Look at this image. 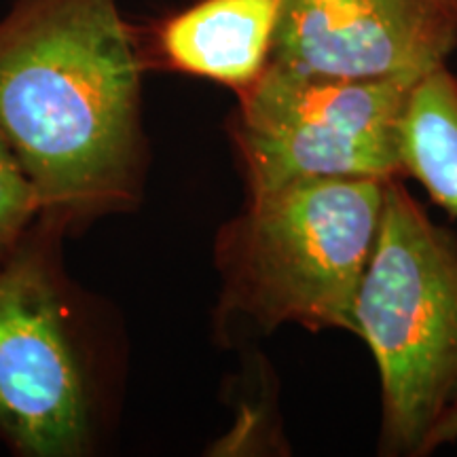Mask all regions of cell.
I'll list each match as a JSON object with an SVG mask.
<instances>
[{"label":"cell","mask_w":457,"mask_h":457,"mask_svg":"<svg viewBox=\"0 0 457 457\" xmlns=\"http://www.w3.org/2000/svg\"><path fill=\"white\" fill-rule=\"evenodd\" d=\"M142 55L117 0H15L0 20V136L41 216L128 210L145 179Z\"/></svg>","instance_id":"1"},{"label":"cell","mask_w":457,"mask_h":457,"mask_svg":"<svg viewBox=\"0 0 457 457\" xmlns=\"http://www.w3.org/2000/svg\"><path fill=\"white\" fill-rule=\"evenodd\" d=\"M353 335L381 381L379 453L426 457L457 441V239L387 180L379 237L353 303Z\"/></svg>","instance_id":"2"},{"label":"cell","mask_w":457,"mask_h":457,"mask_svg":"<svg viewBox=\"0 0 457 457\" xmlns=\"http://www.w3.org/2000/svg\"><path fill=\"white\" fill-rule=\"evenodd\" d=\"M386 188L377 179L305 180L248 195L216 236V318L262 333L296 324L353 335V303L379 237Z\"/></svg>","instance_id":"3"},{"label":"cell","mask_w":457,"mask_h":457,"mask_svg":"<svg viewBox=\"0 0 457 457\" xmlns=\"http://www.w3.org/2000/svg\"><path fill=\"white\" fill-rule=\"evenodd\" d=\"M417 83V81H415ZM411 81H345L271 64L228 125L248 195L305 180L404 179Z\"/></svg>","instance_id":"4"},{"label":"cell","mask_w":457,"mask_h":457,"mask_svg":"<svg viewBox=\"0 0 457 457\" xmlns=\"http://www.w3.org/2000/svg\"><path fill=\"white\" fill-rule=\"evenodd\" d=\"M66 227L38 216L0 262V436L32 457L89 449V364L62 295L55 245Z\"/></svg>","instance_id":"5"},{"label":"cell","mask_w":457,"mask_h":457,"mask_svg":"<svg viewBox=\"0 0 457 457\" xmlns=\"http://www.w3.org/2000/svg\"><path fill=\"white\" fill-rule=\"evenodd\" d=\"M455 49V0H278L270 62L312 77L415 83Z\"/></svg>","instance_id":"6"},{"label":"cell","mask_w":457,"mask_h":457,"mask_svg":"<svg viewBox=\"0 0 457 457\" xmlns=\"http://www.w3.org/2000/svg\"><path fill=\"white\" fill-rule=\"evenodd\" d=\"M278 0H199L165 20L157 47L171 71L250 89L270 66Z\"/></svg>","instance_id":"7"},{"label":"cell","mask_w":457,"mask_h":457,"mask_svg":"<svg viewBox=\"0 0 457 457\" xmlns=\"http://www.w3.org/2000/svg\"><path fill=\"white\" fill-rule=\"evenodd\" d=\"M403 171L457 219V74L447 64L420 79L411 91Z\"/></svg>","instance_id":"8"},{"label":"cell","mask_w":457,"mask_h":457,"mask_svg":"<svg viewBox=\"0 0 457 457\" xmlns=\"http://www.w3.org/2000/svg\"><path fill=\"white\" fill-rule=\"evenodd\" d=\"M41 199L30 176L0 136V262L41 216Z\"/></svg>","instance_id":"9"},{"label":"cell","mask_w":457,"mask_h":457,"mask_svg":"<svg viewBox=\"0 0 457 457\" xmlns=\"http://www.w3.org/2000/svg\"><path fill=\"white\" fill-rule=\"evenodd\" d=\"M455 3H457V0H455Z\"/></svg>","instance_id":"10"}]
</instances>
